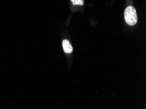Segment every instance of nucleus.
I'll return each mask as SVG.
<instances>
[{
	"instance_id": "f257e3e1",
	"label": "nucleus",
	"mask_w": 146,
	"mask_h": 109,
	"mask_svg": "<svg viewBox=\"0 0 146 109\" xmlns=\"http://www.w3.org/2000/svg\"><path fill=\"white\" fill-rule=\"evenodd\" d=\"M125 19L129 26H134L137 23L138 17L136 11L132 6H129L125 11Z\"/></svg>"
},
{
	"instance_id": "f03ea898",
	"label": "nucleus",
	"mask_w": 146,
	"mask_h": 109,
	"mask_svg": "<svg viewBox=\"0 0 146 109\" xmlns=\"http://www.w3.org/2000/svg\"><path fill=\"white\" fill-rule=\"evenodd\" d=\"M62 46L64 50L67 54H71L73 52V47L71 45L70 41L67 39H64L62 41Z\"/></svg>"
},
{
	"instance_id": "7ed1b4c3",
	"label": "nucleus",
	"mask_w": 146,
	"mask_h": 109,
	"mask_svg": "<svg viewBox=\"0 0 146 109\" xmlns=\"http://www.w3.org/2000/svg\"><path fill=\"white\" fill-rule=\"evenodd\" d=\"M71 1L72 2V3L74 4V5H83L84 4L83 0H71Z\"/></svg>"
}]
</instances>
